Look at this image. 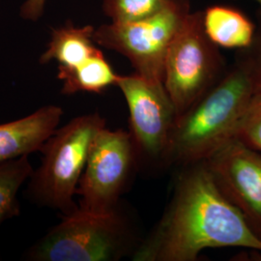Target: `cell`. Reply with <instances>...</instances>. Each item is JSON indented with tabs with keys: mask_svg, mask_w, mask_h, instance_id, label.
<instances>
[{
	"mask_svg": "<svg viewBox=\"0 0 261 261\" xmlns=\"http://www.w3.org/2000/svg\"><path fill=\"white\" fill-rule=\"evenodd\" d=\"M254 1H256V2H258L259 4L261 5V0H254Z\"/></svg>",
	"mask_w": 261,
	"mask_h": 261,
	"instance_id": "obj_19",
	"label": "cell"
},
{
	"mask_svg": "<svg viewBox=\"0 0 261 261\" xmlns=\"http://www.w3.org/2000/svg\"><path fill=\"white\" fill-rule=\"evenodd\" d=\"M63 114L59 106L47 105L25 117L0 124V163L40 152Z\"/></svg>",
	"mask_w": 261,
	"mask_h": 261,
	"instance_id": "obj_10",
	"label": "cell"
},
{
	"mask_svg": "<svg viewBox=\"0 0 261 261\" xmlns=\"http://www.w3.org/2000/svg\"><path fill=\"white\" fill-rule=\"evenodd\" d=\"M92 25L75 28L72 22L54 29L47 50L40 57L41 64L51 61L58 63V69H73L91 56L101 51L94 41Z\"/></svg>",
	"mask_w": 261,
	"mask_h": 261,
	"instance_id": "obj_11",
	"label": "cell"
},
{
	"mask_svg": "<svg viewBox=\"0 0 261 261\" xmlns=\"http://www.w3.org/2000/svg\"><path fill=\"white\" fill-rule=\"evenodd\" d=\"M33 171L28 155L0 163V225L19 216V189Z\"/></svg>",
	"mask_w": 261,
	"mask_h": 261,
	"instance_id": "obj_14",
	"label": "cell"
},
{
	"mask_svg": "<svg viewBox=\"0 0 261 261\" xmlns=\"http://www.w3.org/2000/svg\"><path fill=\"white\" fill-rule=\"evenodd\" d=\"M233 138L261 152V97L254 96L239 122Z\"/></svg>",
	"mask_w": 261,
	"mask_h": 261,
	"instance_id": "obj_16",
	"label": "cell"
},
{
	"mask_svg": "<svg viewBox=\"0 0 261 261\" xmlns=\"http://www.w3.org/2000/svg\"><path fill=\"white\" fill-rule=\"evenodd\" d=\"M172 0H105L103 10L112 22L147 19L165 9Z\"/></svg>",
	"mask_w": 261,
	"mask_h": 261,
	"instance_id": "obj_15",
	"label": "cell"
},
{
	"mask_svg": "<svg viewBox=\"0 0 261 261\" xmlns=\"http://www.w3.org/2000/svg\"><path fill=\"white\" fill-rule=\"evenodd\" d=\"M219 47L209 39L202 12L186 15L168 46L164 66V86L177 118L201 99L225 74Z\"/></svg>",
	"mask_w": 261,
	"mask_h": 261,
	"instance_id": "obj_5",
	"label": "cell"
},
{
	"mask_svg": "<svg viewBox=\"0 0 261 261\" xmlns=\"http://www.w3.org/2000/svg\"><path fill=\"white\" fill-rule=\"evenodd\" d=\"M119 208L94 214L77 208L32 245L23 255L30 261H117L133 255L136 242Z\"/></svg>",
	"mask_w": 261,
	"mask_h": 261,
	"instance_id": "obj_4",
	"label": "cell"
},
{
	"mask_svg": "<svg viewBox=\"0 0 261 261\" xmlns=\"http://www.w3.org/2000/svg\"><path fill=\"white\" fill-rule=\"evenodd\" d=\"M115 85L128 106L130 135L138 164L166 166L177 112L164 84L150 83L134 73L118 75Z\"/></svg>",
	"mask_w": 261,
	"mask_h": 261,
	"instance_id": "obj_8",
	"label": "cell"
},
{
	"mask_svg": "<svg viewBox=\"0 0 261 261\" xmlns=\"http://www.w3.org/2000/svg\"><path fill=\"white\" fill-rule=\"evenodd\" d=\"M103 127L106 120L98 112L76 116L58 127L40 150L41 165L29 178V199L62 216L75 212V192L91 144Z\"/></svg>",
	"mask_w": 261,
	"mask_h": 261,
	"instance_id": "obj_3",
	"label": "cell"
},
{
	"mask_svg": "<svg viewBox=\"0 0 261 261\" xmlns=\"http://www.w3.org/2000/svg\"><path fill=\"white\" fill-rule=\"evenodd\" d=\"M138 165L130 132L103 127L91 144L75 192V196H80L79 208L94 214L116 210L120 196Z\"/></svg>",
	"mask_w": 261,
	"mask_h": 261,
	"instance_id": "obj_7",
	"label": "cell"
},
{
	"mask_svg": "<svg viewBox=\"0 0 261 261\" xmlns=\"http://www.w3.org/2000/svg\"><path fill=\"white\" fill-rule=\"evenodd\" d=\"M204 163L219 190L261 238V152L232 138Z\"/></svg>",
	"mask_w": 261,
	"mask_h": 261,
	"instance_id": "obj_9",
	"label": "cell"
},
{
	"mask_svg": "<svg viewBox=\"0 0 261 261\" xmlns=\"http://www.w3.org/2000/svg\"><path fill=\"white\" fill-rule=\"evenodd\" d=\"M101 50L73 69H58L57 79L62 82L61 92L73 95L77 92L100 94L118 79Z\"/></svg>",
	"mask_w": 261,
	"mask_h": 261,
	"instance_id": "obj_13",
	"label": "cell"
},
{
	"mask_svg": "<svg viewBox=\"0 0 261 261\" xmlns=\"http://www.w3.org/2000/svg\"><path fill=\"white\" fill-rule=\"evenodd\" d=\"M47 0H27L20 9V17L22 19L36 21L44 13Z\"/></svg>",
	"mask_w": 261,
	"mask_h": 261,
	"instance_id": "obj_18",
	"label": "cell"
},
{
	"mask_svg": "<svg viewBox=\"0 0 261 261\" xmlns=\"http://www.w3.org/2000/svg\"><path fill=\"white\" fill-rule=\"evenodd\" d=\"M189 12V0H172L147 19L100 25L94 31V41L125 56L137 75L150 83L164 84L168 46Z\"/></svg>",
	"mask_w": 261,
	"mask_h": 261,
	"instance_id": "obj_6",
	"label": "cell"
},
{
	"mask_svg": "<svg viewBox=\"0 0 261 261\" xmlns=\"http://www.w3.org/2000/svg\"><path fill=\"white\" fill-rule=\"evenodd\" d=\"M205 33L216 46L246 49L252 45L255 27L241 11L226 5H213L202 12Z\"/></svg>",
	"mask_w": 261,
	"mask_h": 261,
	"instance_id": "obj_12",
	"label": "cell"
},
{
	"mask_svg": "<svg viewBox=\"0 0 261 261\" xmlns=\"http://www.w3.org/2000/svg\"><path fill=\"white\" fill-rule=\"evenodd\" d=\"M170 202L133 261H195L206 249L261 252V238L223 195L204 161L183 167Z\"/></svg>",
	"mask_w": 261,
	"mask_h": 261,
	"instance_id": "obj_1",
	"label": "cell"
},
{
	"mask_svg": "<svg viewBox=\"0 0 261 261\" xmlns=\"http://www.w3.org/2000/svg\"><path fill=\"white\" fill-rule=\"evenodd\" d=\"M254 96L252 77L238 60L201 99L178 117L166 166L183 168L205 161L233 138Z\"/></svg>",
	"mask_w": 261,
	"mask_h": 261,
	"instance_id": "obj_2",
	"label": "cell"
},
{
	"mask_svg": "<svg viewBox=\"0 0 261 261\" xmlns=\"http://www.w3.org/2000/svg\"><path fill=\"white\" fill-rule=\"evenodd\" d=\"M239 60L246 66L252 77L255 96L261 97V25L259 30L255 31L252 45L244 49Z\"/></svg>",
	"mask_w": 261,
	"mask_h": 261,
	"instance_id": "obj_17",
	"label": "cell"
}]
</instances>
